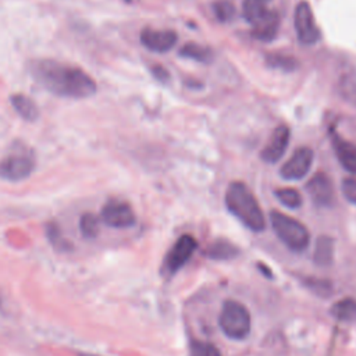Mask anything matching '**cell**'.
Here are the masks:
<instances>
[{"label": "cell", "instance_id": "24", "mask_svg": "<svg viewBox=\"0 0 356 356\" xmlns=\"http://www.w3.org/2000/svg\"><path fill=\"white\" fill-rule=\"evenodd\" d=\"M189 356H221V353L211 342L193 339L189 345Z\"/></svg>", "mask_w": 356, "mask_h": 356}, {"label": "cell", "instance_id": "8", "mask_svg": "<svg viewBox=\"0 0 356 356\" xmlns=\"http://www.w3.org/2000/svg\"><path fill=\"white\" fill-rule=\"evenodd\" d=\"M100 218L106 225L113 228H129L136 221L131 204L120 199L108 200L100 211Z\"/></svg>", "mask_w": 356, "mask_h": 356}, {"label": "cell", "instance_id": "6", "mask_svg": "<svg viewBox=\"0 0 356 356\" xmlns=\"http://www.w3.org/2000/svg\"><path fill=\"white\" fill-rule=\"evenodd\" d=\"M293 26L302 44H314L320 40V29L307 1H299L293 11Z\"/></svg>", "mask_w": 356, "mask_h": 356}, {"label": "cell", "instance_id": "1", "mask_svg": "<svg viewBox=\"0 0 356 356\" xmlns=\"http://www.w3.org/2000/svg\"><path fill=\"white\" fill-rule=\"evenodd\" d=\"M28 70L33 79L56 96L85 99L95 95V79L82 68L50 58L31 60Z\"/></svg>", "mask_w": 356, "mask_h": 356}, {"label": "cell", "instance_id": "4", "mask_svg": "<svg viewBox=\"0 0 356 356\" xmlns=\"http://www.w3.org/2000/svg\"><path fill=\"white\" fill-rule=\"evenodd\" d=\"M218 324L225 337L235 341L245 339L252 325L249 310L241 302L225 300L218 316Z\"/></svg>", "mask_w": 356, "mask_h": 356}, {"label": "cell", "instance_id": "7", "mask_svg": "<svg viewBox=\"0 0 356 356\" xmlns=\"http://www.w3.org/2000/svg\"><path fill=\"white\" fill-rule=\"evenodd\" d=\"M35 170V160L29 153H13L0 160V178L18 182L28 178Z\"/></svg>", "mask_w": 356, "mask_h": 356}, {"label": "cell", "instance_id": "9", "mask_svg": "<svg viewBox=\"0 0 356 356\" xmlns=\"http://www.w3.org/2000/svg\"><path fill=\"white\" fill-rule=\"evenodd\" d=\"M313 159H314L313 150L307 146H300L282 164L280 170V175L286 181L302 179L309 172L313 164Z\"/></svg>", "mask_w": 356, "mask_h": 356}, {"label": "cell", "instance_id": "11", "mask_svg": "<svg viewBox=\"0 0 356 356\" xmlns=\"http://www.w3.org/2000/svg\"><path fill=\"white\" fill-rule=\"evenodd\" d=\"M140 43L150 51L167 53L171 50L178 39L175 31L171 29H153L145 28L140 32Z\"/></svg>", "mask_w": 356, "mask_h": 356}, {"label": "cell", "instance_id": "22", "mask_svg": "<svg viewBox=\"0 0 356 356\" xmlns=\"http://www.w3.org/2000/svg\"><path fill=\"white\" fill-rule=\"evenodd\" d=\"M277 200L288 209H299L303 203L302 195L295 188H278L274 191Z\"/></svg>", "mask_w": 356, "mask_h": 356}, {"label": "cell", "instance_id": "14", "mask_svg": "<svg viewBox=\"0 0 356 356\" xmlns=\"http://www.w3.org/2000/svg\"><path fill=\"white\" fill-rule=\"evenodd\" d=\"M331 143L339 164L346 171L356 174V143L343 139L334 129H331Z\"/></svg>", "mask_w": 356, "mask_h": 356}, {"label": "cell", "instance_id": "3", "mask_svg": "<svg viewBox=\"0 0 356 356\" xmlns=\"http://www.w3.org/2000/svg\"><path fill=\"white\" fill-rule=\"evenodd\" d=\"M270 222L278 239L288 249L293 252H302L307 248L310 234L300 221L278 210H273L270 213Z\"/></svg>", "mask_w": 356, "mask_h": 356}, {"label": "cell", "instance_id": "23", "mask_svg": "<svg viewBox=\"0 0 356 356\" xmlns=\"http://www.w3.org/2000/svg\"><path fill=\"white\" fill-rule=\"evenodd\" d=\"M213 14L216 17L217 21L220 22H229L234 19L235 14H236V8L235 6L228 1V0H217L213 3L211 6Z\"/></svg>", "mask_w": 356, "mask_h": 356}, {"label": "cell", "instance_id": "2", "mask_svg": "<svg viewBox=\"0 0 356 356\" xmlns=\"http://www.w3.org/2000/svg\"><path fill=\"white\" fill-rule=\"evenodd\" d=\"M225 207L248 229L260 232L266 228V218L253 192L241 181H234L225 191Z\"/></svg>", "mask_w": 356, "mask_h": 356}, {"label": "cell", "instance_id": "19", "mask_svg": "<svg viewBox=\"0 0 356 356\" xmlns=\"http://www.w3.org/2000/svg\"><path fill=\"white\" fill-rule=\"evenodd\" d=\"M179 56L185 57V58H189V60H193V61H197V63H204V64L211 63V60L214 57L211 49H209L206 46H202V44H197V43H193V42L185 43L179 49Z\"/></svg>", "mask_w": 356, "mask_h": 356}, {"label": "cell", "instance_id": "18", "mask_svg": "<svg viewBox=\"0 0 356 356\" xmlns=\"http://www.w3.org/2000/svg\"><path fill=\"white\" fill-rule=\"evenodd\" d=\"M264 63L268 68L273 70H280V71H285V72H291L295 71L299 65L298 60L289 54L285 53H267L264 56Z\"/></svg>", "mask_w": 356, "mask_h": 356}, {"label": "cell", "instance_id": "12", "mask_svg": "<svg viewBox=\"0 0 356 356\" xmlns=\"http://www.w3.org/2000/svg\"><path fill=\"white\" fill-rule=\"evenodd\" d=\"M289 139H291V131H289L288 125H285V124L278 125L273 131L268 142L266 143V146L263 147V150L260 153L261 160L266 163H270V164L277 163L286 152Z\"/></svg>", "mask_w": 356, "mask_h": 356}, {"label": "cell", "instance_id": "15", "mask_svg": "<svg viewBox=\"0 0 356 356\" xmlns=\"http://www.w3.org/2000/svg\"><path fill=\"white\" fill-rule=\"evenodd\" d=\"M238 253L239 249L227 239H216L204 250L206 257L213 260H229L236 257Z\"/></svg>", "mask_w": 356, "mask_h": 356}, {"label": "cell", "instance_id": "20", "mask_svg": "<svg viewBox=\"0 0 356 356\" xmlns=\"http://www.w3.org/2000/svg\"><path fill=\"white\" fill-rule=\"evenodd\" d=\"M331 314L339 321L356 320V299L343 298L332 305Z\"/></svg>", "mask_w": 356, "mask_h": 356}, {"label": "cell", "instance_id": "16", "mask_svg": "<svg viewBox=\"0 0 356 356\" xmlns=\"http://www.w3.org/2000/svg\"><path fill=\"white\" fill-rule=\"evenodd\" d=\"M10 102L14 107V110L19 114L21 118L26 121H35L39 117V108L36 103L22 93H15L10 97Z\"/></svg>", "mask_w": 356, "mask_h": 356}, {"label": "cell", "instance_id": "5", "mask_svg": "<svg viewBox=\"0 0 356 356\" xmlns=\"http://www.w3.org/2000/svg\"><path fill=\"white\" fill-rule=\"evenodd\" d=\"M196 246H197V242L192 235L189 234L181 235L167 252L161 263V274L167 278L177 274L192 257Z\"/></svg>", "mask_w": 356, "mask_h": 356}, {"label": "cell", "instance_id": "21", "mask_svg": "<svg viewBox=\"0 0 356 356\" xmlns=\"http://www.w3.org/2000/svg\"><path fill=\"white\" fill-rule=\"evenodd\" d=\"M271 0H243L242 1V17L249 24L257 21L267 10Z\"/></svg>", "mask_w": 356, "mask_h": 356}, {"label": "cell", "instance_id": "17", "mask_svg": "<svg viewBox=\"0 0 356 356\" xmlns=\"http://www.w3.org/2000/svg\"><path fill=\"white\" fill-rule=\"evenodd\" d=\"M334 259V241L332 238L327 236V235H321L318 236V239L316 241V246H314V254H313V260L316 264L318 266H330L332 263Z\"/></svg>", "mask_w": 356, "mask_h": 356}, {"label": "cell", "instance_id": "25", "mask_svg": "<svg viewBox=\"0 0 356 356\" xmlns=\"http://www.w3.org/2000/svg\"><path fill=\"white\" fill-rule=\"evenodd\" d=\"M339 92L349 103H356V74H346L341 78Z\"/></svg>", "mask_w": 356, "mask_h": 356}, {"label": "cell", "instance_id": "29", "mask_svg": "<svg viewBox=\"0 0 356 356\" xmlns=\"http://www.w3.org/2000/svg\"><path fill=\"white\" fill-rule=\"evenodd\" d=\"M79 356H99V355H92V353H79Z\"/></svg>", "mask_w": 356, "mask_h": 356}, {"label": "cell", "instance_id": "13", "mask_svg": "<svg viewBox=\"0 0 356 356\" xmlns=\"http://www.w3.org/2000/svg\"><path fill=\"white\" fill-rule=\"evenodd\" d=\"M281 25V17L277 10H267L257 21L252 24L250 35L260 42H271L275 39Z\"/></svg>", "mask_w": 356, "mask_h": 356}, {"label": "cell", "instance_id": "26", "mask_svg": "<svg viewBox=\"0 0 356 356\" xmlns=\"http://www.w3.org/2000/svg\"><path fill=\"white\" fill-rule=\"evenodd\" d=\"M79 227H81V232L83 234V236L95 238L99 232V218L92 213H86L81 217Z\"/></svg>", "mask_w": 356, "mask_h": 356}, {"label": "cell", "instance_id": "10", "mask_svg": "<svg viewBox=\"0 0 356 356\" xmlns=\"http://www.w3.org/2000/svg\"><path fill=\"white\" fill-rule=\"evenodd\" d=\"M310 200L317 207H331L335 202V189L331 178L324 172L314 174L306 184Z\"/></svg>", "mask_w": 356, "mask_h": 356}, {"label": "cell", "instance_id": "27", "mask_svg": "<svg viewBox=\"0 0 356 356\" xmlns=\"http://www.w3.org/2000/svg\"><path fill=\"white\" fill-rule=\"evenodd\" d=\"M342 195L345 199L353 204H356V178H345L341 185Z\"/></svg>", "mask_w": 356, "mask_h": 356}, {"label": "cell", "instance_id": "28", "mask_svg": "<svg viewBox=\"0 0 356 356\" xmlns=\"http://www.w3.org/2000/svg\"><path fill=\"white\" fill-rule=\"evenodd\" d=\"M152 74H153V76H154L156 79H159V81H161V82H164V81H167V79L170 78L168 71H167L164 67H161V65H154V67H152Z\"/></svg>", "mask_w": 356, "mask_h": 356}]
</instances>
